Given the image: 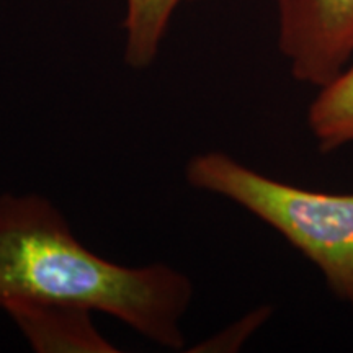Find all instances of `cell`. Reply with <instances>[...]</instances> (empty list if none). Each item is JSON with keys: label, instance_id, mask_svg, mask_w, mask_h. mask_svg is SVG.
<instances>
[{"label": "cell", "instance_id": "6da1fadb", "mask_svg": "<svg viewBox=\"0 0 353 353\" xmlns=\"http://www.w3.org/2000/svg\"><path fill=\"white\" fill-rule=\"evenodd\" d=\"M193 296L192 280L169 263L130 267L88 249L50 198L0 195V304H79L114 317L159 347L182 350Z\"/></svg>", "mask_w": 353, "mask_h": 353}, {"label": "cell", "instance_id": "7a4b0ae2", "mask_svg": "<svg viewBox=\"0 0 353 353\" xmlns=\"http://www.w3.org/2000/svg\"><path fill=\"white\" fill-rule=\"evenodd\" d=\"M190 187L236 203L311 260L332 293L353 307V195L299 188L219 151L193 156Z\"/></svg>", "mask_w": 353, "mask_h": 353}, {"label": "cell", "instance_id": "3957f363", "mask_svg": "<svg viewBox=\"0 0 353 353\" xmlns=\"http://www.w3.org/2000/svg\"><path fill=\"white\" fill-rule=\"evenodd\" d=\"M278 46L296 81L325 87L353 56V0H278Z\"/></svg>", "mask_w": 353, "mask_h": 353}, {"label": "cell", "instance_id": "277c9868", "mask_svg": "<svg viewBox=\"0 0 353 353\" xmlns=\"http://www.w3.org/2000/svg\"><path fill=\"white\" fill-rule=\"evenodd\" d=\"M37 353H117L100 332L94 312L54 299H10L0 304Z\"/></svg>", "mask_w": 353, "mask_h": 353}, {"label": "cell", "instance_id": "5b68a950", "mask_svg": "<svg viewBox=\"0 0 353 353\" xmlns=\"http://www.w3.org/2000/svg\"><path fill=\"white\" fill-rule=\"evenodd\" d=\"M123 57L131 69L143 70L157 59L172 19L188 0H123Z\"/></svg>", "mask_w": 353, "mask_h": 353}, {"label": "cell", "instance_id": "8992f818", "mask_svg": "<svg viewBox=\"0 0 353 353\" xmlns=\"http://www.w3.org/2000/svg\"><path fill=\"white\" fill-rule=\"evenodd\" d=\"M307 125L322 152L353 141V65L321 88L307 112Z\"/></svg>", "mask_w": 353, "mask_h": 353}, {"label": "cell", "instance_id": "52a82bcc", "mask_svg": "<svg viewBox=\"0 0 353 353\" xmlns=\"http://www.w3.org/2000/svg\"><path fill=\"white\" fill-rule=\"evenodd\" d=\"M268 312L270 309H257V311L250 312L245 319H242L236 324L229 325V327L221 332L214 337H211L210 341L203 342L201 348H195L193 352H231L236 350L237 347L242 345L247 339L250 337V334L254 330H257L260 327V324L267 319Z\"/></svg>", "mask_w": 353, "mask_h": 353}, {"label": "cell", "instance_id": "ba28073f", "mask_svg": "<svg viewBox=\"0 0 353 353\" xmlns=\"http://www.w3.org/2000/svg\"><path fill=\"white\" fill-rule=\"evenodd\" d=\"M0 312H2V311H0Z\"/></svg>", "mask_w": 353, "mask_h": 353}]
</instances>
